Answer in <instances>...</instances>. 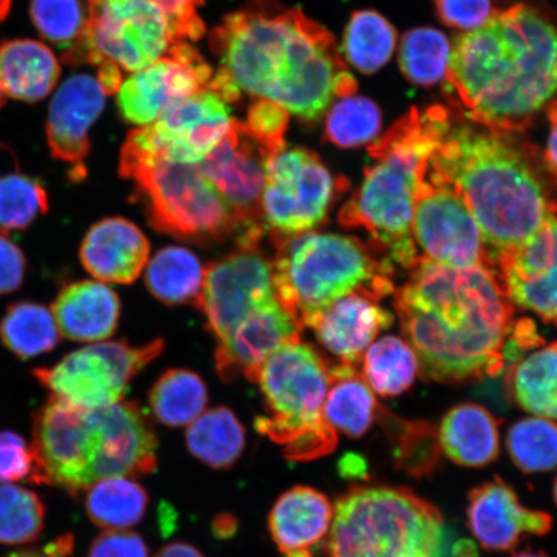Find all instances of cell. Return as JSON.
<instances>
[{
	"instance_id": "f5cc1de1",
	"label": "cell",
	"mask_w": 557,
	"mask_h": 557,
	"mask_svg": "<svg viewBox=\"0 0 557 557\" xmlns=\"http://www.w3.org/2000/svg\"><path fill=\"white\" fill-rule=\"evenodd\" d=\"M549 136L545 163L549 176L557 183V99L548 104Z\"/></svg>"
},
{
	"instance_id": "5bb4252c",
	"label": "cell",
	"mask_w": 557,
	"mask_h": 557,
	"mask_svg": "<svg viewBox=\"0 0 557 557\" xmlns=\"http://www.w3.org/2000/svg\"><path fill=\"white\" fill-rule=\"evenodd\" d=\"M273 157L246 122L233 120L225 137L199 164L232 212L239 243H260L267 227L262 197L268 162Z\"/></svg>"
},
{
	"instance_id": "5b68a950",
	"label": "cell",
	"mask_w": 557,
	"mask_h": 557,
	"mask_svg": "<svg viewBox=\"0 0 557 557\" xmlns=\"http://www.w3.org/2000/svg\"><path fill=\"white\" fill-rule=\"evenodd\" d=\"M33 483L78 496L101 480L156 470L158 442L141 410L120 401L81 409L50 399L34 416Z\"/></svg>"
},
{
	"instance_id": "9a60e30c",
	"label": "cell",
	"mask_w": 557,
	"mask_h": 557,
	"mask_svg": "<svg viewBox=\"0 0 557 557\" xmlns=\"http://www.w3.org/2000/svg\"><path fill=\"white\" fill-rule=\"evenodd\" d=\"M274 297V262L259 243L240 244L238 250L205 269L195 305L205 312L208 330L220 344L250 312Z\"/></svg>"
},
{
	"instance_id": "f1b7e54d",
	"label": "cell",
	"mask_w": 557,
	"mask_h": 557,
	"mask_svg": "<svg viewBox=\"0 0 557 557\" xmlns=\"http://www.w3.org/2000/svg\"><path fill=\"white\" fill-rule=\"evenodd\" d=\"M97 0H32L30 15L41 37L64 50L67 64H86Z\"/></svg>"
},
{
	"instance_id": "74e56055",
	"label": "cell",
	"mask_w": 557,
	"mask_h": 557,
	"mask_svg": "<svg viewBox=\"0 0 557 557\" xmlns=\"http://www.w3.org/2000/svg\"><path fill=\"white\" fill-rule=\"evenodd\" d=\"M395 46L394 26L380 13H354L346 27L343 51L355 69L364 74L377 73L392 59Z\"/></svg>"
},
{
	"instance_id": "7c38bea8",
	"label": "cell",
	"mask_w": 557,
	"mask_h": 557,
	"mask_svg": "<svg viewBox=\"0 0 557 557\" xmlns=\"http://www.w3.org/2000/svg\"><path fill=\"white\" fill-rule=\"evenodd\" d=\"M346 189L322 160L305 148H285L271 158L262 197L263 221L271 235L310 233L322 225Z\"/></svg>"
},
{
	"instance_id": "4fadbf2b",
	"label": "cell",
	"mask_w": 557,
	"mask_h": 557,
	"mask_svg": "<svg viewBox=\"0 0 557 557\" xmlns=\"http://www.w3.org/2000/svg\"><path fill=\"white\" fill-rule=\"evenodd\" d=\"M177 41L169 18L150 0H97L86 62H111L122 72L136 73Z\"/></svg>"
},
{
	"instance_id": "ffe728a7",
	"label": "cell",
	"mask_w": 557,
	"mask_h": 557,
	"mask_svg": "<svg viewBox=\"0 0 557 557\" xmlns=\"http://www.w3.org/2000/svg\"><path fill=\"white\" fill-rule=\"evenodd\" d=\"M107 96L97 76L89 74L70 76L53 96L46 128L48 146L54 158L72 165L74 181L87 174L89 129L99 120Z\"/></svg>"
},
{
	"instance_id": "d6a6232c",
	"label": "cell",
	"mask_w": 557,
	"mask_h": 557,
	"mask_svg": "<svg viewBox=\"0 0 557 557\" xmlns=\"http://www.w3.org/2000/svg\"><path fill=\"white\" fill-rule=\"evenodd\" d=\"M86 492L89 519L107 531H125L138 524L149 504L148 493L135 478H107Z\"/></svg>"
},
{
	"instance_id": "7bdbcfd3",
	"label": "cell",
	"mask_w": 557,
	"mask_h": 557,
	"mask_svg": "<svg viewBox=\"0 0 557 557\" xmlns=\"http://www.w3.org/2000/svg\"><path fill=\"white\" fill-rule=\"evenodd\" d=\"M45 524L46 507L37 493L0 484V545H29L39 539Z\"/></svg>"
},
{
	"instance_id": "680465c9",
	"label": "cell",
	"mask_w": 557,
	"mask_h": 557,
	"mask_svg": "<svg viewBox=\"0 0 557 557\" xmlns=\"http://www.w3.org/2000/svg\"><path fill=\"white\" fill-rule=\"evenodd\" d=\"M4 96H5V92H4V89L2 86V82H0V104H2L4 102Z\"/></svg>"
},
{
	"instance_id": "e0dca14e",
	"label": "cell",
	"mask_w": 557,
	"mask_h": 557,
	"mask_svg": "<svg viewBox=\"0 0 557 557\" xmlns=\"http://www.w3.org/2000/svg\"><path fill=\"white\" fill-rule=\"evenodd\" d=\"M412 230L431 261L451 269L491 267L482 233L463 199L429 176L417 194Z\"/></svg>"
},
{
	"instance_id": "11a10c76",
	"label": "cell",
	"mask_w": 557,
	"mask_h": 557,
	"mask_svg": "<svg viewBox=\"0 0 557 557\" xmlns=\"http://www.w3.org/2000/svg\"><path fill=\"white\" fill-rule=\"evenodd\" d=\"M455 549H453V555L455 557H476V548L469 541H459L457 543Z\"/></svg>"
},
{
	"instance_id": "91938a15",
	"label": "cell",
	"mask_w": 557,
	"mask_h": 557,
	"mask_svg": "<svg viewBox=\"0 0 557 557\" xmlns=\"http://www.w3.org/2000/svg\"><path fill=\"white\" fill-rule=\"evenodd\" d=\"M554 499H555V504L557 506V476H556L555 483H554Z\"/></svg>"
},
{
	"instance_id": "83f0119b",
	"label": "cell",
	"mask_w": 557,
	"mask_h": 557,
	"mask_svg": "<svg viewBox=\"0 0 557 557\" xmlns=\"http://www.w3.org/2000/svg\"><path fill=\"white\" fill-rule=\"evenodd\" d=\"M61 73L59 60L46 45L32 39L0 45V82L5 95L37 102L51 92Z\"/></svg>"
},
{
	"instance_id": "6da1fadb",
	"label": "cell",
	"mask_w": 557,
	"mask_h": 557,
	"mask_svg": "<svg viewBox=\"0 0 557 557\" xmlns=\"http://www.w3.org/2000/svg\"><path fill=\"white\" fill-rule=\"evenodd\" d=\"M209 45L221 65L208 87L227 103L248 94L313 123L358 89L333 35L276 0H252L230 13Z\"/></svg>"
},
{
	"instance_id": "f35d334b",
	"label": "cell",
	"mask_w": 557,
	"mask_h": 557,
	"mask_svg": "<svg viewBox=\"0 0 557 557\" xmlns=\"http://www.w3.org/2000/svg\"><path fill=\"white\" fill-rule=\"evenodd\" d=\"M395 465L409 476L433 475L443 455L437 429L428 422L401 421L386 414Z\"/></svg>"
},
{
	"instance_id": "cb8c5ba5",
	"label": "cell",
	"mask_w": 557,
	"mask_h": 557,
	"mask_svg": "<svg viewBox=\"0 0 557 557\" xmlns=\"http://www.w3.org/2000/svg\"><path fill=\"white\" fill-rule=\"evenodd\" d=\"M148 238L131 221L110 218L88 230L81 247V261L100 282L129 284L148 263Z\"/></svg>"
},
{
	"instance_id": "f6af8a7d",
	"label": "cell",
	"mask_w": 557,
	"mask_h": 557,
	"mask_svg": "<svg viewBox=\"0 0 557 557\" xmlns=\"http://www.w3.org/2000/svg\"><path fill=\"white\" fill-rule=\"evenodd\" d=\"M289 111L273 101L259 99L248 110L247 127L276 156L285 149V132L288 129Z\"/></svg>"
},
{
	"instance_id": "8fae6325",
	"label": "cell",
	"mask_w": 557,
	"mask_h": 557,
	"mask_svg": "<svg viewBox=\"0 0 557 557\" xmlns=\"http://www.w3.org/2000/svg\"><path fill=\"white\" fill-rule=\"evenodd\" d=\"M163 341L143 347L97 343L79 348L34 375L51 398L81 409L113 406L123 400L135 375L163 350Z\"/></svg>"
},
{
	"instance_id": "836d02e7",
	"label": "cell",
	"mask_w": 557,
	"mask_h": 557,
	"mask_svg": "<svg viewBox=\"0 0 557 557\" xmlns=\"http://www.w3.org/2000/svg\"><path fill=\"white\" fill-rule=\"evenodd\" d=\"M53 312L37 302L10 306L0 322V341L20 359H32L50 352L60 341Z\"/></svg>"
},
{
	"instance_id": "30bf717a",
	"label": "cell",
	"mask_w": 557,
	"mask_h": 557,
	"mask_svg": "<svg viewBox=\"0 0 557 557\" xmlns=\"http://www.w3.org/2000/svg\"><path fill=\"white\" fill-rule=\"evenodd\" d=\"M121 176L137 186L152 227L184 240H219L238 232L232 212L199 164H180L124 143Z\"/></svg>"
},
{
	"instance_id": "2e32d148",
	"label": "cell",
	"mask_w": 557,
	"mask_h": 557,
	"mask_svg": "<svg viewBox=\"0 0 557 557\" xmlns=\"http://www.w3.org/2000/svg\"><path fill=\"white\" fill-rule=\"evenodd\" d=\"M232 122L227 102L207 87L172 104L154 123L132 131L125 143L173 163L200 164Z\"/></svg>"
},
{
	"instance_id": "db71d44e",
	"label": "cell",
	"mask_w": 557,
	"mask_h": 557,
	"mask_svg": "<svg viewBox=\"0 0 557 557\" xmlns=\"http://www.w3.org/2000/svg\"><path fill=\"white\" fill-rule=\"evenodd\" d=\"M156 557H205L199 549L184 542H174L160 549Z\"/></svg>"
},
{
	"instance_id": "9f6ffc18",
	"label": "cell",
	"mask_w": 557,
	"mask_h": 557,
	"mask_svg": "<svg viewBox=\"0 0 557 557\" xmlns=\"http://www.w3.org/2000/svg\"><path fill=\"white\" fill-rule=\"evenodd\" d=\"M11 9V0H0V21L9 15Z\"/></svg>"
},
{
	"instance_id": "7dc6e473",
	"label": "cell",
	"mask_w": 557,
	"mask_h": 557,
	"mask_svg": "<svg viewBox=\"0 0 557 557\" xmlns=\"http://www.w3.org/2000/svg\"><path fill=\"white\" fill-rule=\"evenodd\" d=\"M435 7L445 25L462 32L478 29L493 13L492 0H435Z\"/></svg>"
},
{
	"instance_id": "6f0895ef",
	"label": "cell",
	"mask_w": 557,
	"mask_h": 557,
	"mask_svg": "<svg viewBox=\"0 0 557 557\" xmlns=\"http://www.w3.org/2000/svg\"><path fill=\"white\" fill-rule=\"evenodd\" d=\"M510 557H547V556L542 553L531 552V549H524V552L513 554Z\"/></svg>"
},
{
	"instance_id": "d6986e66",
	"label": "cell",
	"mask_w": 557,
	"mask_h": 557,
	"mask_svg": "<svg viewBox=\"0 0 557 557\" xmlns=\"http://www.w3.org/2000/svg\"><path fill=\"white\" fill-rule=\"evenodd\" d=\"M492 268L512 305L557 325L556 214L527 242L498 256Z\"/></svg>"
},
{
	"instance_id": "816d5d0a",
	"label": "cell",
	"mask_w": 557,
	"mask_h": 557,
	"mask_svg": "<svg viewBox=\"0 0 557 557\" xmlns=\"http://www.w3.org/2000/svg\"><path fill=\"white\" fill-rule=\"evenodd\" d=\"M74 539L72 535H64L51 543H48L45 547L26 549V552H20L11 554L7 557H70L73 554Z\"/></svg>"
},
{
	"instance_id": "7402d4cb",
	"label": "cell",
	"mask_w": 557,
	"mask_h": 557,
	"mask_svg": "<svg viewBox=\"0 0 557 557\" xmlns=\"http://www.w3.org/2000/svg\"><path fill=\"white\" fill-rule=\"evenodd\" d=\"M468 525L484 548L507 552L528 535H546L553 518L522 505L517 492L496 476L469 493Z\"/></svg>"
},
{
	"instance_id": "ee69618b",
	"label": "cell",
	"mask_w": 557,
	"mask_h": 557,
	"mask_svg": "<svg viewBox=\"0 0 557 557\" xmlns=\"http://www.w3.org/2000/svg\"><path fill=\"white\" fill-rule=\"evenodd\" d=\"M50 208L48 194L38 180L25 174L0 177V230L20 232Z\"/></svg>"
},
{
	"instance_id": "d590c367",
	"label": "cell",
	"mask_w": 557,
	"mask_h": 557,
	"mask_svg": "<svg viewBox=\"0 0 557 557\" xmlns=\"http://www.w3.org/2000/svg\"><path fill=\"white\" fill-rule=\"evenodd\" d=\"M363 377L372 392L385 398L406 393L418 374L413 348L396 336H385L368 347Z\"/></svg>"
},
{
	"instance_id": "c3c4849f",
	"label": "cell",
	"mask_w": 557,
	"mask_h": 557,
	"mask_svg": "<svg viewBox=\"0 0 557 557\" xmlns=\"http://www.w3.org/2000/svg\"><path fill=\"white\" fill-rule=\"evenodd\" d=\"M169 18L180 40H198L206 32L199 9L203 0H150Z\"/></svg>"
},
{
	"instance_id": "ab89813d",
	"label": "cell",
	"mask_w": 557,
	"mask_h": 557,
	"mask_svg": "<svg viewBox=\"0 0 557 557\" xmlns=\"http://www.w3.org/2000/svg\"><path fill=\"white\" fill-rule=\"evenodd\" d=\"M449 54L450 45L442 32L420 27L404 35L399 65L410 83L430 87L447 74Z\"/></svg>"
},
{
	"instance_id": "603a6c76",
	"label": "cell",
	"mask_w": 557,
	"mask_h": 557,
	"mask_svg": "<svg viewBox=\"0 0 557 557\" xmlns=\"http://www.w3.org/2000/svg\"><path fill=\"white\" fill-rule=\"evenodd\" d=\"M380 301L367 290L352 292L326 306L308 326L338 364L359 367L379 333L394 324L393 313L383 309Z\"/></svg>"
},
{
	"instance_id": "ba28073f",
	"label": "cell",
	"mask_w": 557,
	"mask_h": 557,
	"mask_svg": "<svg viewBox=\"0 0 557 557\" xmlns=\"http://www.w3.org/2000/svg\"><path fill=\"white\" fill-rule=\"evenodd\" d=\"M447 546L442 513L407 487L354 485L333 506L329 557H445Z\"/></svg>"
},
{
	"instance_id": "277c9868",
	"label": "cell",
	"mask_w": 557,
	"mask_h": 557,
	"mask_svg": "<svg viewBox=\"0 0 557 557\" xmlns=\"http://www.w3.org/2000/svg\"><path fill=\"white\" fill-rule=\"evenodd\" d=\"M428 176L463 199L482 233L491 267L557 212V199L527 149L507 134L475 123H451L431 157Z\"/></svg>"
},
{
	"instance_id": "484cf974",
	"label": "cell",
	"mask_w": 557,
	"mask_h": 557,
	"mask_svg": "<svg viewBox=\"0 0 557 557\" xmlns=\"http://www.w3.org/2000/svg\"><path fill=\"white\" fill-rule=\"evenodd\" d=\"M52 312L61 336L78 343H99L113 336L121 302L107 284L83 281L60 290Z\"/></svg>"
},
{
	"instance_id": "d4e9b609",
	"label": "cell",
	"mask_w": 557,
	"mask_h": 557,
	"mask_svg": "<svg viewBox=\"0 0 557 557\" xmlns=\"http://www.w3.org/2000/svg\"><path fill=\"white\" fill-rule=\"evenodd\" d=\"M333 505L322 492L295 486L282 494L269 517V529L284 557H313L330 534Z\"/></svg>"
},
{
	"instance_id": "e575fe53",
	"label": "cell",
	"mask_w": 557,
	"mask_h": 557,
	"mask_svg": "<svg viewBox=\"0 0 557 557\" xmlns=\"http://www.w3.org/2000/svg\"><path fill=\"white\" fill-rule=\"evenodd\" d=\"M205 269L189 249H160L146 269L145 282L160 301L180 305L197 301L203 283Z\"/></svg>"
},
{
	"instance_id": "3957f363",
	"label": "cell",
	"mask_w": 557,
	"mask_h": 557,
	"mask_svg": "<svg viewBox=\"0 0 557 557\" xmlns=\"http://www.w3.org/2000/svg\"><path fill=\"white\" fill-rule=\"evenodd\" d=\"M445 78L472 123L524 132L557 97V26L527 4L493 12L457 37Z\"/></svg>"
},
{
	"instance_id": "f907efd6",
	"label": "cell",
	"mask_w": 557,
	"mask_h": 557,
	"mask_svg": "<svg viewBox=\"0 0 557 557\" xmlns=\"http://www.w3.org/2000/svg\"><path fill=\"white\" fill-rule=\"evenodd\" d=\"M26 259L23 250L0 234V296L10 295L24 283Z\"/></svg>"
},
{
	"instance_id": "b9f144b4",
	"label": "cell",
	"mask_w": 557,
	"mask_h": 557,
	"mask_svg": "<svg viewBox=\"0 0 557 557\" xmlns=\"http://www.w3.org/2000/svg\"><path fill=\"white\" fill-rule=\"evenodd\" d=\"M506 445L517 468L525 473H541L557 468V423L529 417L512 424Z\"/></svg>"
},
{
	"instance_id": "f546056e",
	"label": "cell",
	"mask_w": 557,
	"mask_h": 557,
	"mask_svg": "<svg viewBox=\"0 0 557 557\" xmlns=\"http://www.w3.org/2000/svg\"><path fill=\"white\" fill-rule=\"evenodd\" d=\"M506 388L522 410L557 423V343L513 363Z\"/></svg>"
},
{
	"instance_id": "8d00e7d4",
	"label": "cell",
	"mask_w": 557,
	"mask_h": 557,
	"mask_svg": "<svg viewBox=\"0 0 557 557\" xmlns=\"http://www.w3.org/2000/svg\"><path fill=\"white\" fill-rule=\"evenodd\" d=\"M203 380L185 369H172L160 377L150 393V406L158 420L166 426H186L207 406Z\"/></svg>"
},
{
	"instance_id": "ac0fdd59",
	"label": "cell",
	"mask_w": 557,
	"mask_h": 557,
	"mask_svg": "<svg viewBox=\"0 0 557 557\" xmlns=\"http://www.w3.org/2000/svg\"><path fill=\"white\" fill-rule=\"evenodd\" d=\"M211 66L187 40L174 44L163 58L123 81L117 107L125 121L145 127L164 111L211 83Z\"/></svg>"
},
{
	"instance_id": "60d3db41",
	"label": "cell",
	"mask_w": 557,
	"mask_h": 557,
	"mask_svg": "<svg viewBox=\"0 0 557 557\" xmlns=\"http://www.w3.org/2000/svg\"><path fill=\"white\" fill-rule=\"evenodd\" d=\"M381 125L377 104L363 96H346L326 115L324 137L338 148H359L377 139Z\"/></svg>"
},
{
	"instance_id": "8992f818",
	"label": "cell",
	"mask_w": 557,
	"mask_h": 557,
	"mask_svg": "<svg viewBox=\"0 0 557 557\" xmlns=\"http://www.w3.org/2000/svg\"><path fill=\"white\" fill-rule=\"evenodd\" d=\"M451 123L443 107L410 110L369 146L374 163L341 209L339 224L364 230L374 252L394 267L410 269L420 257L412 230L417 194Z\"/></svg>"
},
{
	"instance_id": "bcb514c9",
	"label": "cell",
	"mask_w": 557,
	"mask_h": 557,
	"mask_svg": "<svg viewBox=\"0 0 557 557\" xmlns=\"http://www.w3.org/2000/svg\"><path fill=\"white\" fill-rule=\"evenodd\" d=\"M35 475V457L32 444L13 431L0 433V484L30 480Z\"/></svg>"
},
{
	"instance_id": "4316f807",
	"label": "cell",
	"mask_w": 557,
	"mask_h": 557,
	"mask_svg": "<svg viewBox=\"0 0 557 557\" xmlns=\"http://www.w3.org/2000/svg\"><path fill=\"white\" fill-rule=\"evenodd\" d=\"M499 423L479 404L451 408L437 429L443 455L465 468H485L499 455Z\"/></svg>"
},
{
	"instance_id": "681fc988",
	"label": "cell",
	"mask_w": 557,
	"mask_h": 557,
	"mask_svg": "<svg viewBox=\"0 0 557 557\" xmlns=\"http://www.w3.org/2000/svg\"><path fill=\"white\" fill-rule=\"evenodd\" d=\"M87 557H149V552L134 532L107 531L94 541Z\"/></svg>"
},
{
	"instance_id": "1f68e13d",
	"label": "cell",
	"mask_w": 557,
	"mask_h": 557,
	"mask_svg": "<svg viewBox=\"0 0 557 557\" xmlns=\"http://www.w3.org/2000/svg\"><path fill=\"white\" fill-rule=\"evenodd\" d=\"M187 448L214 469H227L246 447V431L232 410L220 407L201 413L186 431Z\"/></svg>"
},
{
	"instance_id": "9c48e42d",
	"label": "cell",
	"mask_w": 557,
	"mask_h": 557,
	"mask_svg": "<svg viewBox=\"0 0 557 557\" xmlns=\"http://www.w3.org/2000/svg\"><path fill=\"white\" fill-rule=\"evenodd\" d=\"M333 380V366L312 346L298 341L277 348L253 380L268 410L257 418V431L297 461L330 455L337 433L326 423L323 408Z\"/></svg>"
},
{
	"instance_id": "52a82bcc",
	"label": "cell",
	"mask_w": 557,
	"mask_h": 557,
	"mask_svg": "<svg viewBox=\"0 0 557 557\" xmlns=\"http://www.w3.org/2000/svg\"><path fill=\"white\" fill-rule=\"evenodd\" d=\"M278 301L308 326L326 306L357 290L382 299L394 292L395 267L352 236L305 233L273 235Z\"/></svg>"
},
{
	"instance_id": "7a4b0ae2",
	"label": "cell",
	"mask_w": 557,
	"mask_h": 557,
	"mask_svg": "<svg viewBox=\"0 0 557 557\" xmlns=\"http://www.w3.org/2000/svg\"><path fill=\"white\" fill-rule=\"evenodd\" d=\"M409 270L394 308L422 379L461 383L504 372L513 305L496 271L490 264L451 269L426 257Z\"/></svg>"
},
{
	"instance_id": "4dcf8cb0",
	"label": "cell",
	"mask_w": 557,
	"mask_h": 557,
	"mask_svg": "<svg viewBox=\"0 0 557 557\" xmlns=\"http://www.w3.org/2000/svg\"><path fill=\"white\" fill-rule=\"evenodd\" d=\"M333 379L323 408L326 423L336 433L363 436L379 409L372 388L359 373V367L334 364Z\"/></svg>"
},
{
	"instance_id": "44dd1931",
	"label": "cell",
	"mask_w": 557,
	"mask_h": 557,
	"mask_svg": "<svg viewBox=\"0 0 557 557\" xmlns=\"http://www.w3.org/2000/svg\"><path fill=\"white\" fill-rule=\"evenodd\" d=\"M302 330L277 297L269 299L219 344L215 366L221 379L233 381L244 374L253 382L263 361L277 348L301 341Z\"/></svg>"
}]
</instances>
